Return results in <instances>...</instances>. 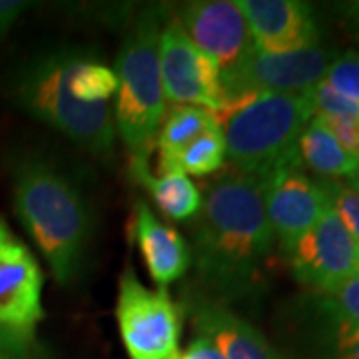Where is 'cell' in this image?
Here are the masks:
<instances>
[{"mask_svg":"<svg viewBox=\"0 0 359 359\" xmlns=\"http://www.w3.org/2000/svg\"><path fill=\"white\" fill-rule=\"evenodd\" d=\"M273 244L262 180L228 170L205 188L194 222L198 292L228 308L256 297Z\"/></svg>","mask_w":359,"mask_h":359,"instance_id":"6da1fadb","label":"cell"},{"mask_svg":"<svg viewBox=\"0 0 359 359\" xmlns=\"http://www.w3.org/2000/svg\"><path fill=\"white\" fill-rule=\"evenodd\" d=\"M13 205L54 280L72 285L88 264L94 238L92 204L80 182L46 156H22L13 166Z\"/></svg>","mask_w":359,"mask_h":359,"instance_id":"7a4b0ae2","label":"cell"},{"mask_svg":"<svg viewBox=\"0 0 359 359\" xmlns=\"http://www.w3.org/2000/svg\"><path fill=\"white\" fill-rule=\"evenodd\" d=\"M72 52L74 48H54L26 60L14 72L11 96L22 112L60 132L78 148L108 158L118 138L112 106H88L72 98L66 84Z\"/></svg>","mask_w":359,"mask_h":359,"instance_id":"3957f363","label":"cell"},{"mask_svg":"<svg viewBox=\"0 0 359 359\" xmlns=\"http://www.w3.org/2000/svg\"><path fill=\"white\" fill-rule=\"evenodd\" d=\"M166 16V8H144L130 25L116 56L118 88L112 112L118 138L126 144L130 158L150 156L158 128L166 114L158 58L160 32Z\"/></svg>","mask_w":359,"mask_h":359,"instance_id":"277c9868","label":"cell"},{"mask_svg":"<svg viewBox=\"0 0 359 359\" xmlns=\"http://www.w3.org/2000/svg\"><path fill=\"white\" fill-rule=\"evenodd\" d=\"M311 118L304 94H257L233 104L219 118L231 170L264 180L299 162L297 140Z\"/></svg>","mask_w":359,"mask_h":359,"instance_id":"5b68a950","label":"cell"},{"mask_svg":"<svg viewBox=\"0 0 359 359\" xmlns=\"http://www.w3.org/2000/svg\"><path fill=\"white\" fill-rule=\"evenodd\" d=\"M116 321L128 359H178L182 308L168 290H150L132 268L118 282Z\"/></svg>","mask_w":359,"mask_h":359,"instance_id":"8992f818","label":"cell"},{"mask_svg":"<svg viewBox=\"0 0 359 359\" xmlns=\"http://www.w3.org/2000/svg\"><path fill=\"white\" fill-rule=\"evenodd\" d=\"M334 60L335 50L323 44L283 54L264 52L254 44L238 65L222 70L226 110L257 94H306L325 78Z\"/></svg>","mask_w":359,"mask_h":359,"instance_id":"52a82bcc","label":"cell"},{"mask_svg":"<svg viewBox=\"0 0 359 359\" xmlns=\"http://www.w3.org/2000/svg\"><path fill=\"white\" fill-rule=\"evenodd\" d=\"M160 74L164 96L172 106H200L219 116L226 112L219 66L186 34L178 18L166 16L160 44Z\"/></svg>","mask_w":359,"mask_h":359,"instance_id":"ba28073f","label":"cell"},{"mask_svg":"<svg viewBox=\"0 0 359 359\" xmlns=\"http://www.w3.org/2000/svg\"><path fill=\"white\" fill-rule=\"evenodd\" d=\"M42 287L39 259L0 216V330L34 341L44 318Z\"/></svg>","mask_w":359,"mask_h":359,"instance_id":"9c48e42d","label":"cell"},{"mask_svg":"<svg viewBox=\"0 0 359 359\" xmlns=\"http://www.w3.org/2000/svg\"><path fill=\"white\" fill-rule=\"evenodd\" d=\"M285 257L297 283L316 295H327L359 269V244L330 208Z\"/></svg>","mask_w":359,"mask_h":359,"instance_id":"30bf717a","label":"cell"},{"mask_svg":"<svg viewBox=\"0 0 359 359\" xmlns=\"http://www.w3.org/2000/svg\"><path fill=\"white\" fill-rule=\"evenodd\" d=\"M273 238L283 254L332 208L323 180L309 178L302 162L276 168L262 180Z\"/></svg>","mask_w":359,"mask_h":359,"instance_id":"8fae6325","label":"cell"},{"mask_svg":"<svg viewBox=\"0 0 359 359\" xmlns=\"http://www.w3.org/2000/svg\"><path fill=\"white\" fill-rule=\"evenodd\" d=\"M178 20L192 42L219 70L238 65L254 48V39L236 0H196L180 8Z\"/></svg>","mask_w":359,"mask_h":359,"instance_id":"7c38bea8","label":"cell"},{"mask_svg":"<svg viewBox=\"0 0 359 359\" xmlns=\"http://www.w3.org/2000/svg\"><path fill=\"white\" fill-rule=\"evenodd\" d=\"M244 13L256 48L271 54L320 44L313 8L299 0H236Z\"/></svg>","mask_w":359,"mask_h":359,"instance_id":"4fadbf2b","label":"cell"},{"mask_svg":"<svg viewBox=\"0 0 359 359\" xmlns=\"http://www.w3.org/2000/svg\"><path fill=\"white\" fill-rule=\"evenodd\" d=\"M186 311L198 335L216 347L222 359H283L254 323L198 290L186 297Z\"/></svg>","mask_w":359,"mask_h":359,"instance_id":"5bb4252c","label":"cell"},{"mask_svg":"<svg viewBox=\"0 0 359 359\" xmlns=\"http://www.w3.org/2000/svg\"><path fill=\"white\" fill-rule=\"evenodd\" d=\"M130 238L138 248L150 278L162 290L184 278L192 266V250L186 238L158 218L142 200L134 202L132 208Z\"/></svg>","mask_w":359,"mask_h":359,"instance_id":"9a60e30c","label":"cell"},{"mask_svg":"<svg viewBox=\"0 0 359 359\" xmlns=\"http://www.w3.org/2000/svg\"><path fill=\"white\" fill-rule=\"evenodd\" d=\"M304 330V359H359V325L335 313L323 295H316Z\"/></svg>","mask_w":359,"mask_h":359,"instance_id":"2e32d148","label":"cell"},{"mask_svg":"<svg viewBox=\"0 0 359 359\" xmlns=\"http://www.w3.org/2000/svg\"><path fill=\"white\" fill-rule=\"evenodd\" d=\"M130 174L136 184L146 188L158 210L174 222L196 219L202 210V192L190 176L170 170L152 174L148 158H130Z\"/></svg>","mask_w":359,"mask_h":359,"instance_id":"e0dca14e","label":"cell"},{"mask_svg":"<svg viewBox=\"0 0 359 359\" xmlns=\"http://www.w3.org/2000/svg\"><path fill=\"white\" fill-rule=\"evenodd\" d=\"M297 154L302 164L320 174L323 180L351 178L359 172V158L341 148L332 130L318 116H313L299 134Z\"/></svg>","mask_w":359,"mask_h":359,"instance_id":"ac0fdd59","label":"cell"},{"mask_svg":"<svg viewBox=\"0 0 359 359\" xmlns=\"http://www.w3.org/2000/svg\"><path fill=\"white\" fill-rule=\"evenodd\" d=\"M218 116L200 106H172L168 110L156 134L154 146L158 148V168L184 150L205 130L218 126Z\"/></svg>","mask_w":359,"mask_h":359,"instance_id":"d6986e66","label":"cell"},{"mask_svg":"<svg viewBox=\"0 0 359 359\" xmlns=\"http://www.w3.org/2000/svg\"><path fill=\"white\" fill-rule=\"evenodd\" d=\"M66 84L74 100L88 106L110 104L118 88L114 70L84 48H74L72 52Z\"/></svg>","mask_w":359,"mask_h":359,"instance_id":"ffe728a7","label":"cell"},{"mask_svg":"<svg viewBox=\"0 0 359 359\" xmlns=\"http://www.w3.org/2000/svg\"><path fill=\"white\" fill-rule=\"evenodd\" d=\"M228 160V150H226V138L222 124L214 128L205 130L196 140H192L184 150H180L166 166L158 168L160 172H170L176 170L186 176H208L218 172L219 168Z\"/></svg>","mask_w":359,"mask_h":359,"instance_id":"44dd1931","label":"cell"},{"mask_svg":"<svg viewBox=\"0 0 359 359\" xmlns=\"http://www.w3.org/2000/svg\"><path fill=\"white\" fill-rule=\"evenodd\" d=\"M323 82H327L335 92L344 94L349 100L359 102V52H346L341 56H335Z\"/></svg>","mask_w":359,"mask_h":359,"instance_id":"7402d4cb","label":"cell"},{"mask_svg":"<svg viewBox=\"0 0 359 359\" xmlns=\"http://www.w3.org/2000/svg\"><path fill=\"white\" fill-rule=\"evenodd\" d=\"M323 182L330 194V204L337 214V218L344 222L347 231L359 244V196L339 180H323Z\"/></svg>","mask_w":359,"mask_h":359,"instance_id":"603a6c76","label":"cell"},{"mask_svg":"<svg viewBox=\"0 0 359 359\" xmlns=\"http://www.w3.org/2000/svg\"><path fill=\"white\" fill-rule=\"evenodd\" d=\"M337 316L359 325V269L341 282L332 294L323 295Z\"/></svg>","mask_w":359,"mask_h":359,"instance_id":"cb8c5ba5","label":"cell"},{"mask_svg":"<svg viewBox=\"0 0 359 359\" xmlns=\"http://www.w3.org/2000/svg\"><path fill=\"white\" fill-rule=\"evenodd\" d=\"M32 344L34 341H26L18 335L0 330V359H32Z\"/></svg>","mask_w":359,"mask_h":359,"instance_id":"d4e9b609","label":"cell"},{"mask_svg":"<svg viewBox=\"0 0 359 359\" xmlns=\"http://www.w3.org/2000/svg\"><path fill=\"white\" fill-rule=\"evenodd\" d=\"M30 4L22 0H0V39L6 36V32L13 28L18 16L25 13Z\"/></svg>","mask_w":359,"mask_h":359,"instance_id":"484cf974","label":"cell"},{"mask_svg":"<svg viewBox=\"0 0 359 359\" xmlns=\"http://www.w3.org/2000/svg\"><path fill=\"white\" fill-rule=\"evenodd\" d=\"M178 359H222L218 353V349L212 346L205 337L202 335H196L190 346L186 347L184 351H180Z\"/></svg>","mask_w":359,"mask_h":359,"instance_id":"4316f807","label":"cell"},{"mask_svg":"<svg viewBox=\"0 0 359 359\" xmlns=\"http://www.w3.org/2000/svg\"><path fill=\"white\" fill-rule=\"evenodd\" d=\"M337 11L341 14V25L349 32V36L359 42V0L337 4Z\"/></svg>","mask_w":359,"mask_h":359,"instance_id":"83f0119b","label":"cell"},{"mask_svg":"<svg viewBox=\"0 0 359 359\" xmlns=\"http://www.w3.org/2000/svg\"><path fill=\"white\" fill-rule=\"evenodd\" d=\"M347 180H349V182H347V186H349V188H351V190H353V192L359 196V172L358 174H353L351 178H347Z\"/></svg>","mask_w":359,"mask_h":359,"instance_id":"f1b7e54d","label":"cell"}]
</instances>
